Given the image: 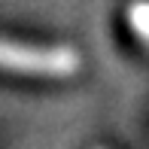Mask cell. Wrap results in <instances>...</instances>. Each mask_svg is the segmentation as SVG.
<instances>
[{"label":"cell","instance_id":"1","mask_svg":"<svg viewBox=\"0 0 149 149\" xmlns=\"http://www.w3.org/2000/svg\"><path fill=\"white\" fill-rule=\"evenodd\" d=\"M82 58L73 46H37L0 37V70L46 79H67L79 70Z\"/></svg>","mask_w":149,"mask_h":149},{"label":"cell","instance_id":"2","mask_svg":"<svg viewBox=\"0 0 149 149\" xmlns=\"http://www.w3.org/2000/svg\"><path fill=\"white\" fill-rule=\"evenodd\" d=\"M125 22L134 37L149 46V0H131L125 9Z\"/></svg>","mask_w":149,"mask_h":149}]
</instances>
